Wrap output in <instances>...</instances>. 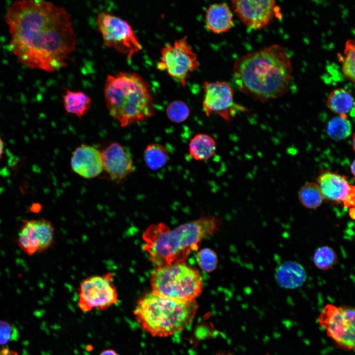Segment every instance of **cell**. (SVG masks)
Here are the masks:
<instances>
[{"label":"cell","instance_id":"obj_23","mask_svg":"<svg viewBox=\"0 0 355 355\" xmlns=\"http://www.w3.org/2000/svg\"><path fill=\"white\" fill-rule=\"evenodd\" d=\"M298 198L305 208L315 209L322 204L324 198L318 183L307 182L303 185L298 192Z\"/></svg>","mask_w":355,"mask_h":355},{"label":"cell","instance_id":"obj_20","mask_svg":"<svg viewBox=\"0 0 355 355\" xmlns=\"http://www.w3.org/2000/svg\"><path fill=\"white\" fill-rule=\"evenodd\" d=\"M64 89L63 99L66 111L81 118L91 107V98L83 92Z\"/></svg>","mask_w":355,"mask_h":355},{"label":"cell","instance_id":"obj_12","mask_svg":"<svg viewBox=\"0 0 355 355\" xmlns=\"http://www.w3.org/2000/svg\"><path fill=\"white\" fill-rule=\"evenodd\" d=\"M54 228L51 222L45 218L23 220L16 242L19 248L32 256L43 253L52 246Z\"/></svg>","mask_w":355,"mask_h":355},{"label":"cell","instance_id":"obj_8","mask_svg":"<svg viewBox=\"0 0 355 355\" xmlns=\"http://www.w3.org/2000/svg\"><path fill=\"white\" fill-rule=\"evenodd\" d=\"M96 23L104 44L131 59L142 48L131 25L124 19L111 13L101 11Z\"/></svg>","mask_w":355,"mask_h":355},{"label":"cell","instance_id":"obj_9","mask_svg":"<svg viewBox=\"0 0 355 355\" xmlns=\"http://www.w3.org/2000/svg\"><path fill=\"white\" fill-rule=\"evenodd\" d=\"M199 67L196 53L188 43L186 36L168 44L161 50L158 70L167 73L185 87L189 74Z\"/></svg>","mask_w":355,"mask_h":355},{"label":"cell","instance_id":"obj_26","mask_svg":"<svg viewBox=\"0 0 355 355\" xmlns=\"http://www.w3.org/2000/svg\"><path fill=\"white\" fill-rule=\"evenodd\" d=\"M344 54L342 71L345 79L355 83V45L354 40L348 39L346 41Z\"/></svg>","mask_w":355,"mask_h":355},{"label":"cell","instance_id":"obj_35","mask_svg":"<svg viewBox=\"0 0 355 355\" xmlns=\"http://www.w3.org/2000/svg\"><path fill=\"white\" fill-rule=\"evenodd\" d=\"M355 134L353 133V137H352V149H353V150L354 151H355Z\"/></svg>","mask_w":355,"mask_h":355},{"label":"cell","instance_id":"obj_6","mask_svg":"<svg viewBox=\"0 0 355 355\" xmlns=\"http://www.w3.org/2000/svg\"><path fill=\"white\" fill-rule=\"evenodd\" d=\"M150 280L152 292L181 301L195 300L203 288L199 272L183 262L156 267Z\"/></svg>","mask_w":355,"mask_h":355},{"label":"cell","instance_id":"obj_13","mask_svg":"<svg viewBox=\"0 0 355 355\" xmlns=\"http://www.w3.org/2000/svg\"><path fill=\"white\" fill-rule=\"evenodd\" d=\"M240 20L253 30H261L274 17L281 18L280 7L275 0H235L231 1Z\"/></svg>","mask_w":355,"mask_h":355},{"label":"cell","instance_id":"obj_11","mask_svg":"<svg viewBox=\"0 0 355 355\" xmlns=\"http://www.w3.org/2000/svg\"><path fill=\"white\" fill-rule=\"evenodd\" d=\"M112 280L111 273L85 280L79 289L80 309L84 312H89L94 308L105 310L117 303L118 294Z\"/></svg>","mask_w":355,"mask_h":355},{"label":"cell","instance_id":"obj_28","mask_svg":"<svg viewBox=\"0 0 355 355\" xmlns=\"http://www.w3.org/2000/svg\"><path fill=\"white\" fill-rule=\"evenodd\" d=\"M196 258L198 265L203 271L209 273L216 269L217 258L212 249L208 248L200 249L197 253Z\"/></svg>","mask_w":355,"mask_h":355},{"label":"cell","instance_id":"obj_1","mask_svg":"<svg viewBox=\"0 0 355 355\" xmlns=\"http://www.w3.org/2000/svg\"><path fill=\"white\" fill-rule=\"evenodd\" d=\"M4 21L10 48L20 63L49 72L67 66L76 36L64 7L45 0H17L8 7Z\"/></svg>","mask_w":355,"mask_h":355},{"label":"cell","instance_id":"obj_4","mask_svg":"<svg viewBox=\"0 0 355 355\" xmlns=\"http://www.w3.org/2000/svg\"><path fill=\"white\" fill-rule=\"evenodd\" d=\"M110 115L122 128L153 116V100L148 84L138 73L120 71L108 75L104 89Z\"/></svg>","mask_w":355,"mask_h":355},{"label":"cell","instance_id":"obj_30","mask_svg":"<svg viewBox=\"0 0 355 355\" xmlns=\"http://www.w3.org/2000/svg\"><path fill=\"white\" fill-rule=\"evenodd\" d=\"M0 355H18L17 353L8 348H0Z\"/></svg>","mask_w":355,"mask_h":355},{"label":"cell","instance_id":"obj_2","mask_svg":"<svg viewBox=\"0 0 355 355\" xmlns=\"http://www.w3.org/2000/svg\"><path fill=\"white\" fill-rule=\"evenodd\" d=\"M292 71L285 50L273 44L237 59L232 72L234 81L241 91L264 103L288 91Z\"/></svg>","mask_w":355,"mask_h":355},{"label":"cell","instance_id":"obj_5","mask_svg":"<svg viewBox=\"0 0 355 355\" xmlns=\"http://www.w3.org/2000/svg\"><path fill=\"white\" fill-rule=\"evenodd\" d=\"M198 308L195 300H177L151 291L139 300L134 314L143 330L153 337H166L189 326Z\"/></svg>","mask_w":355,"mask_h":355},{"label":"cell","instance_id":"obj_22","mask_svg":"<svg viewBox=\"0 0 355 355\" xmlns=\"http://www.w3.org/2000/svg\"><path fill=\"white\" fill-rule=\"evenodd\" d=\"M143 161L147 167L152 171L162 168L167 163L169 154L162 144L151 143L148 144L143 151Z\"/></svg>","mask_w":355,"mask_h":355},{"label":"cell","instance_id":"obj_31","mask_svg":"<svg viewBox=\"0 0 355 355\" xmlns=\"http://www.w3.org/2000/svg\"><path fill=\"white\" fill-rule=\"evenodd\" d=\"M5 145L4 142L0 136V161L2 159L3 156L4 154Z\"/></svg>","mask_w":355,"mask_h":355},{"label":"cell","instance_id":"obj_18","mask_svg":"<svg viewBox=\"0 0 355 355\" xmlns=\"http://www.w3.org/2000/svg\"><path fill=\"white\" fill-rule=\"evenodd\" d=\"M275 277L279 285L286 289L300 287L307 279L304 267L294 261H287L279 265L276 270Z\"/></svg>","mask_w":355,"mask_h":355},{"label":"cell","instance_id":"obj_29","mask_svg":"<svg viewBox=\"0 0 355 355\" xmlns=\"http://www.w3.org/2000/svg\"><path fill=\"white\" fill-rule=\"evenodd\" d=\"M19 332L15 326L9 322L0 320V345L18 339Z\"/></svg>","mask_w":355,"mask_h":355},{"label":"cell","instance_id":"obj_17","mask_svg":"<svg viewBox=\"0 0 355 355\" xmlns=\"http://www.w3.org/2000/svg\"><path fill=\"white\" fill-rule=\"evenodd\" d=\"M205 22L208 30L217 34L228 32L234 25L231 10L226 3L210 5L205 11Z\"/></svg>","mask_w":355,"mask_h":355},{"label":"cell","instance_id":"obj_27","mask_svg":"<svg viewBox=\"0 0 355 355\" xmlns=\"http://www.w3.org/2000/svg\"><path fill=\"white\" fill-rule=\"evenodd\" d=\"M168 119L172 122L180 123L189 117L190 109L187 105L180 100L174 101L168 105L166 109Z\"/></svg>","mask_w":355,"mask_h":355},{"label":"cell","instance_id":"obj_16","mask_svg":"<svg viewBox=\"0 0 355 355\" xmlns=\"http://www.w3.org/2000/svg\"><path fill=\"white\" fill-rule=\"evenodd\" d=\"M71 166L73 172L80 177L95 178L104 171L101 151L93 146L82 144L74 150Z\"/></svg>","mask_w":355,"mask_h":355},{"label":"cell","instance_id":"obj_33","mask_svg":"<svg viewBox=\"0 0 355 355\" xmlns=\"http://www.w3.org/2000/svg\"><path fill=\"white\" fill-rule=\"evenodd\" d=\"M349 213H350V216H351L353 219H354V217H355V209H354V207H352V208H350Z\"/></svg>","mask_w":355,"mask_h":355},{"label":"cell","instance_id":"obj_10","mask_svg":"<svg viewBox=\"0 0 355 355\" xmlns=\"http://www.w3.org/2000/svg\"><path fill=\"white\" fill-rule=\"evenodd\" d=\"M203 89L202 107L207 116L215 113L230 123L238 112L248 111L246 107L235 102L233 89L225 81H205Z\"/></svg>","mask_w":355,"mask_h":355},{"label":"cell","instance_id":"obj_21","mask_svg":"<svg viewBox=\"0 0 355 355\" xmlns=\"http://www.w3.org/2000/svg\"><path fill=\"white\" fill-rule=\"evenodd\" d=\"M326 105L339 116H347L354 108V101L352 94L343 88H337L330 92Z\"/></svg>","mask_w":355,"mask_h":355},{"label":"cell","instance_id":"obj_15","mask_svg":"<svg viewBox=\"0 0 355 355\" xmlns=\"http://www.w3.org/2000/svg\"><path fill=\"white\" fill-rule=\"evenodd\" d=\"M104 170L110 179L122 183L134 170L132 157L120 143L113 142L102 152Z\"/></svg>","mask_w":355,"mask_h":355},{"label":"cell","instance_id":"obj_24","mask_svg":"<svg viewBox=\"0 0 355 355\" xmlns=\"http://www.w3.org/2000/svg\"><path fill=\"white\" fill-rule=\"evenodd\" d=\"M351 131V124L347 116L334 117L327 124V134L335 141H341L348 138Z\"/></svg>","mask_w":355,"mask_h":355},{"label":"cell","instance_id":"obj_25","mask_svg":"<svg viewBox=\"0 0 355 355\" xmlns=\"http://www.w3.org/2000/svg\"><path fill=\"white\" fill-rule=\"evenodd\" d=\"M313 262L318 269L328 270L337 264L338 257L332 248L328 246H322L315 251Z\"/></svg>","mask_w":355,"mask_h":355},{"label":"cell","instance_id":"obj_19","mask_svg":"<svg viewBox=\"0 0 355 355\" xmlns=\"http://www.w3.org/2000/svg\"><path fill=\"white\" fill-rule=\"evenodd\" d=\"M216 150V143L210 135L199 133L192 137L188 144L189 155L197 161H205L213 157Z\"/></svg>","mask_w":355,"mask_h":355},{"label":"cell","instance_id":"obj_7","mask_svg":"<svg viewBox=\"0 0 355 355\" xmlns=\"http://www.w3.org/2000/svg\"><path fill=\"white\" fill-rule=\"evenodd\" d=\"M355 316L354 307L328 304L320 314L318 321L338 347L350 351L355 348Z\"/></svg>","mask_w":355,"mask_h":355},{"label":"cell","instance_id":"obj_32","mask_svg":"<svg viewBox=\"0 0 355 355\" xmlns=\"http://www.w3.org/2000/svg\"><path fill=\"white\" fill-rule=\"evenodd\" d=\"M100 355H119L116 351L112 349H107L101 353Z\"/></svg>","mask_w":355,"mask_h":355},{"label":"cell","instance_id":"obj_34","mask_svg":"<svg viewBox=\"0 0 355 355\" xmlns=\"http://www.w3.org/2000/svg\"><path fill=\"white\" fill-rule=\"evenodd\" d=\"M355 160H354L351 165V171L352 174L355 176Z\"/></svg>","mask_w":355,"mask_h":355},{"label":"cell","instance_id":"obj_3","mask_svg":"<svg viewBox=\"0 0 355 355\" xmlns=\"http://www.w3.org/2000/svg\"><path fill=\"white\" fill-rule=\"evenodd\" d=\"M220 225V220L213 216L202 217L173 229L162 222L150 225L142 234L143 249L157 267L183 262Z\"/></svg>","mask_w":355,"mask_h":355},{"label":"cell","instance_id":"obj_14","mask_svg":"<svg viewBox=\"0 0 355 355\" xmlns=\"http://www.w3.org/2000/svg\"><path fill=\"white\" fill-rule=\"evenodd\" d=\"M324 199L340 204L343 207L351 208L355 205V187L349 183L344 175L324 171L317 178Z\"/></svg>","mask_w":355,"mask_h":355}]
</instances>
